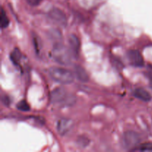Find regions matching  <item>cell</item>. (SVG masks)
Masks as SVG:
<instances>
[{"instance_id": "4fadbf2b", "label": "cell", "mask_w": 152, "mask_h": 152, "mask_svg": "<svg viewBox=\"0 0 152 152\" xmlns=\"http://www.w3.org/2000/svg\"><path fill=\"white\" fill-rule=\"evenodd\" d=\"M16 108L22 111H28L30 110V106L25 100H21L16 105Z\"/></svg>"}, {"instance_id": "7a4b0ae2", "label": "cell", "mask_w": 152, "mask_h": 152, "mask_svg": "<svg viewBox=\"0 0 152 152\" xmlns=\"http://www.w3.org/2000/svg\"><path fill=\"white\" fill-rule=\"evenodd\" d=\"M49 76L56 83L61 84H70L73 83L74 79V74L71 71L59 67H52L48 70Z\"/></svg>"}, {"instance_id": "30bf717a", "label": "cell", "mask_w": 152, "mask_h": 152, "mask_svg": "<svg viewBox=\"0 0 152 152\" xmlns=\"http://www.w3.org/2000/svg\"><path fill=\"white\" fill-rule=\"evenodd\" d=\"M133 94L135 97L138 98L144 102H149L151 100V95L146 90L142 88H138L135 89Z\"/></svg>"}, {"instance_id": "52a82bcc", "label": "cell", "mask_w": 152, "mask_h": 152, "mask_svg": "<svg viewBox=\"0 0 152 152\" xmlns=\"http://www.w3.org/2000/svg\"><path fill=\"white\" fill-rule=\"evenodd\" d=\"M73 121L68 118H62L58 121L57 132L62 136L66 134L73 127Z\"/></svg>"}, {"instance_id": "5b68a950", "label": "cell", "mask_w": 152, "mask_h": 152, "mask_svg": "<svg viewBox=\"0 0 152 152\" xmlns=\"http://www.w3.org/2000/svg\"><path fill=\"white\" fill-rule=\"evenodd\" d=\"M48 16L52 21L60 26H65L67 25L66 16L65 13L60 9L56 8V7L50 9L48 13Z\"/></svg>"}, {"instance_id": "ba28073f", "label": "cell", "mask_w": 152, "mask_h": 152, "mask_svg": "<svg viewBox=\"0 0 152 152\" xmlns=\"http://www.w3.org/2000/svg\"><path fill=\"white\" fill-rule=\"evenodd\" d=\"M68 42H69L70 50H71V53H72L73 56H77L78 55L80 48V42L79 38L74 34H72V35L70 36Z\"/></svg>"}, {"instance_id": "5bb4252c", "label": "cell", "mask_w": 152, "mask_h": 152, "mask_svg": "<svg viewBox=\"0 0 152 152\" xmlns=\"http://www.w3.org/2000/svg\"><path fill=\"white\" fill-rule=\"evenodd\" d=\"M133 151H152V143H145L143 145L139 146V148L137 147L136 148L133 150Z\"/></svg>"}, {"instance_id": "6da1fadb", "label": "cell", "mask_w": 152, "mask_h": 152, "mask_svg": "<svg viewBox=\"0 0 152 152\" xmlns=\"http://www.w3.org/2000/svg\"><path fill=\"white\" fill-rule=\"evenodd\" d=\"M52 56L53 59L59 64L68 65L71 62V53L70 49L65 47L60 42L55 43L52 50Z\"/></svg>"}, {"instance_id": "7c38bea8", "label": "cell", "mask_w": 152, "mask_h": 152, "mask_svg": "<svg viewBox=\"0 0 152 152\" xmlns=\"http://www.w3.org/2000/svg\"><path fill=\"white\" fill-rule=\"evenodd\" d=\"M0 23H1V28L2 29L7 28L9 25V23H10L8 17H7L5 11H4L3 8H1V14H0Z\"/></svg>"}, {"instance_id": "9c48e42d", "label": "cell", "mask_w": 152, "mask_h": 152, "mask_svg": "<svg viewBox=\"0 0 152 152\" xmlns=\"http://www.w3.org/2000/svg\"><path fill=\"white\" fill-rule=\"evenodd\" d=\"M74 74L76 75L77 78L80 80V82L83 83H87L89 80L88 74L87 71L85 70L84 68H83L80 65H75L74 66Z\"/></svg>"}, {"instance_id": "e0dca14e", "label": "cell", "mask_w": 152, "mask_h": 152, "mask_svg": "<svg viewBox=\"0 0 152 152\" xmlns=\"http://www.w3.org/2000/svg\"><path fill=\"white\" fill-rule=\"evenodd\" d=\"M26 1L31 6H37L40 4L42 0H26Z\"/></svg>"}, {"instance_id": "d6986e66", "label": "cell", "mask_w": 152, "mask_h": 152, "mask_svg": "<svg viewBox=\"0 0 152 152\" xmlns=\"http://www.w3.org/2000/svg\"><path fill=\"white\" fill-rule=\"evenodd\" d=\"M150 87H151V88L152 89V80H150Z\"/></svg>"}, {"instance_id": "277c9868", "label": "cell", "mask_w": 152, "mask_h": 152, "mask_svg": "<svg viewBox=\"0 0 152 152\" xmlns=\"http://www.w3.org/2000/svg\"><path fill=\"white\" fill-rule=\"evenodd\" d=\"M50 100L53 103H65L71 101V96H68L66 90L63 88H56L50 93Z\"/></svg>"}, {"instance_id": "ac0fdd59", "label": "cell", "mask_w": 152, "mask_h": 152, "mask_svg": "<svg viewBox=\"0 0 152 152\" xmlns=\"http://www.w3.org/2000/svg\"><path fill=\"white\" fill-rule=\"evenodd\" d=\"M2 102H4V104L5 105H8L9 104H10V99H9V97L7 96H4L2 97Z\"/></svg>"}, {"instance_id": "8fae6325", "label": "cell", "mask_w": 152, "mask_h": 152, "mask_svg": "<svg viewBox=\"0 0 152 152\" xmlns=\"http://www.w3.org/2000/svg\"><path fill=\"white\" fill-rule=\"evenodd\" d=\"M21 58H22V54L19 49L16 48L13 51H12L11 55H10V59L14 65H19Z\"/></svg>"}, {"instance_id": "2e32d148", "label": "cell", "mask_w": 152, "mask_h": 152, "mask_svg": "<svg viewBox=\"0 0 152 152\" xmlns=\"http://www.w3.org/2000/svg\"><path fill=\"white\" fill-rule=\"evenodd\" d=\"M146 76L149 78L150 80H152V65H148L146 69Z\"/></svg>"}, {"instance_id": "8992f818", "label": "cell", "mask_w": 152, "mask_h": 152, "mask_svg": "<svg viewBox=\"0 0 152 152\" xmlns=\"http://www.w3.org/2000/svg\"><path fill=\"white\" fill-rule=\"evenodd\" d=\"M127 58L132 65L134 67H142L144 59L140 52L137 50H131L128 52Z\"/></svg>"}, {"instance_id": "3957f363", "label": "cell", "mask_w": 152, "mask_h": 152, "mask_svg": "<svg viewBox=\"0 0 152 152\" xmlns=\"http://www.w3.org/2000/svg\"><path fill=\"white\" fill-rule=\"evenodd\" d=\"M122 142L124 148L134 150L138 146L140 142V137L137 132L128 131L123 134Z\"/></svg>"}, {"instance_id": "9a60e30c", "label": "cell", "mask_w": 152, "mask_h": 152, "mask_svg": "<svg viewBox=\"0 0 152 152\" xmlns=\"http://www.w3.org/2000/svg\"><path fill=\"white\" fill-rule=\"evenodd\" d=\"M78 142H79V144L81 145V146L86 147V145L88 144L89 141H88V140L87 138L85 137H82L79 138L78 139Z\"/></svg>"}]
</instances>
